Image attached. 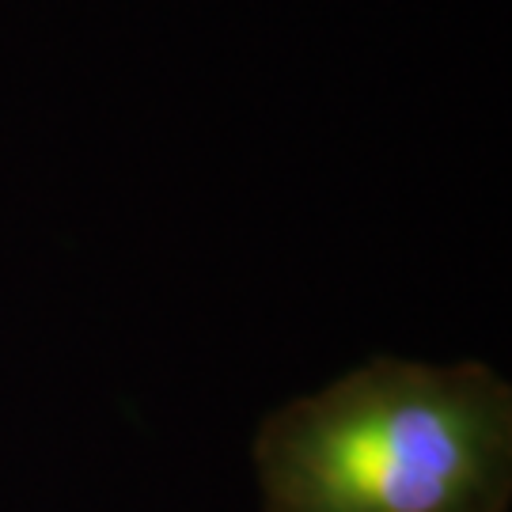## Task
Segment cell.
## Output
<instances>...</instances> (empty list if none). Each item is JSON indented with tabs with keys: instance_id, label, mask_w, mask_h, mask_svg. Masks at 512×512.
I'll return each mask as SVG.
<instances>
[{
	"instance_id": "6da1fadb",
	"label": "cell",
	"mask_w": 512,
	"mask_h": 512,
	"mask_svg": "<svg viewBox=\"0 0 512 512\" xmlns=\"http://www.w3.org/2000/svg\"><path fill=\"white\" fill-rule=\"evenodd\" d=\"M251 463L262 512H509L512 387L380 353L266 414Z\"/></svg>"
}]
</instances>
